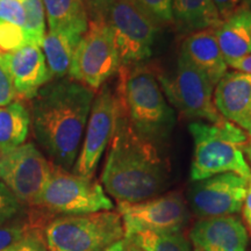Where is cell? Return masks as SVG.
Returning <instances> with one entry per match:
<instances>
[{
	"instance_id": "obj_15",
	"label": "cell",
	"mask_w": 251,
	"mask_h": 251,
	"mask_svg": "<svg viewBox=\"0 0 251 251\" xmlns=\"http://www.w3.org/2000/svg\"><path fill=\"white\" fill-rule=\"evenodd\" d=\"M219 114L251 136V74L227 72L214 89Z\"/></svg>"
},
{
	"instance_id": "obj_38",
	"label": "cell",
	"mask_w": 251,
	"mask_h": 251,
	"mask_svg": "<svg viewBox=\"0 0 251 251\" xmlns=\"http://www.w3.org/2000/svg\"><path fill=\"white\" fill-rule=\"evenodd\" d=\"M194 251H201V250H200V249H198L197 247H194Z\"/></svg>"
},
{
	"instance_id": "obj_33",
	"label": "cell",
	"mask_w": 251,
	"mask_h": 251,
	"mask_svg": "<svg viewBox=\"0 0 251 251\" xmlns=\"http://www.w3.org/2000/svg\"><path fill=\"white\" fill-rule=\"evenodd\" d=\"M242 215L247 229L251 233V176L247 179V191L242 205Z\"/></svg>"
},
{
	"instance_id": "obj_22",
	"label": "cell",
	"mask_w": 251,
	"mask_h": 251,
	"mask_svg": "<svg viewBox=\"0 0 251 251\" xmlns=\"http://www.w3.org/2000/svg\"><path fill=\"white\" fill-rule=\"evenodd\" d=\"M30 128V111L23 100L0 107V152L23 146Z\"/></svg>"
},
{
	"instance_id": "obj_10",
	"label": "cell",
	"mask_w": 251,
	"mask_h": 251,
	"mask_svg": "<svg viewBox=\"0 0 251 251\" xmlns=\"http://www.w3.org/2000/svg\"><path fill=\"white\" fill-rule=\"evenodd\" d=\"M52 164L34 143L0 152V181L21 205H35L52 171Z\"/></svg>"
},
{
	"instance_id": "obj_11",
	"label": "cell",
	"mask_w": 251,
	"mask_h": 251,
	"mask_svg": "<svg viewBox=\"0 0 251 251\" xmlns=\"http://www.w3.org/2000/svg\"><path fill=\"white\" fill-rule=\"evenodd\" d=\"M119 113L115 90L102 85L94 96L79 153L74 165V174L93 178L102 153L114 134Z\"/></svg>"
},
{
	"instance_id": "obj_2",
	"label": "cell",
	"mask_w": 251,
	"mask_h": 251,
	"mask_svg": "<svg viewBox=\"0 0 251 251\" xmlns=\"http://www.w3.org/2000/svg\"><path fill=\"white\" fill-rule=\"evenodd\" d=\"M157 144L133 129L120 111L101 174V183L118 203L157 197L166 187L169 166Z\"/></svg>"
},
{
	"instance_id": "obj_8",
	"label": "cell",
	"mask_w": 251,
	"mask_h": 251,
	"mask_svg": "<svg viewBox=\"0 0 251 251\" xmlns=\"http://www.w3.org/2000/svg\"><path fill=\"white\" fill-rule=\"evenodd\" d=\"M112 30L103 18L89 20L81 36L68 76L97 92L120 69Z\"/></svg>"
},
{
	"instance_id": "obj_35",
	"label": "cell",
	"mask_w": 251,
	"mask_h": 251,
	"mask_svg": "<svg viewBox=\"0 0 251 251\" xmlns=\"http://www.w3.org/2000/svg\"><path fill=\"white\" fill-rule=\"evenodd\" d=\"M103 251H128V243L124 237L122 240H119L117 242L111 244V246L106 248Z\"/></svg>"
},
{
	"instance_id": "obj_25",
	"label": "cell",
	"mask_w": 251,
	"mask_h": 251,
	"mask_svg": "<svg viewBox=\"0 0 251 251\" xmlns=\"http://www.w3.org/2000/svg\"><path fill=\"white\" fill-rule=\"evenodd\" d=\"M27 45L42 47L46 36V9L42 0H24Z\"/></svg>"
},
{
	"instance_id": "obj_29",
	"label": "cell",
	"mask_w": 251,
	"mask_h": 251,
	"mask_svg": "<svg viewBox=\"0 0 251 251\" xmlns=\"http://www.w3.org/2000/svg\"><path fill=\"white\" fill-rule=\"evenodd\" d=\"M4 251H49L39 231L31 228L25 236Z\"/></svg>"
},
{
	"instance_id": "obj_18",
	"label": "cell",
	"mask_w": 251,
	"mask_h": 251,
	"mask_svg": "<svg viewBox=\"0 0 251 251\" xmlns=\"http://www.w3.org/2000/svg\"><path fill=\"white\" fill-rule=\"evenodd\" d=\"M214 33L227 65L251 54V25L240 8L222 20Z\"/></svg>"
},
{
	"instance_id": "obj_27",
	"label": "cell",
	"mask_w": 251,
	"mask_h": 251,
	"mask_svg": "<svg viewBox=\"0 0 251 251\" xmlns=\"http://www.w3.org/2000/svg\"><path fill=\"white\" fill-rule=\"evenodd\" d=\"M31 228L33 227L29 222L21 221L0 226V251H4L14 243L19 242Z\"/></svg>"
},
{
	"instance_id": "obj_20",
	"label": "cell",
	"mask_w": 251,
	"mask_h": 251,
	"mask_svg": "<svg viewBox=\"0 0 251 251\" xmlns=\"http://www.w3.org/2000/svg\"><path fill=\"white\" fill-rule=\"evenodd\" d=\"M81 36L83 35L79 34L62 30L47 31L41 48L45 54L52 79L68 76L72 58Z\"/></svg>"
},
{
	"instance_id": "obj_9",
	"label": "cell",
	"mask_w": 251,
	"mask_h": 251,
	"mask_svg": "<svg viewBox=\"0 0 251 251\" xmlns=\"http://www.w3.org/2000/svg\"><path fill=\"white\" fill-rule=\"evenodd\" d=\"M163 93L170 102L190 119L216 124L222 118L214 105V85L203 72L179 55L171 78L158 75Z\"/></svg>"
},
{
	"instance_id": "obj_14",
	"label": "cell",
	"mask_w": 251,
	"mask_h": 251,
	"mask_svg": "<svg viewBox=\"0 0 251 251\" xmlns=\"http://www.w3.org/2000/svg\"><path fill=\"white\" fill-rule=\"evenodd\" d=\"M1 56L11 75L17 97L21 99L30 100L41 87L52 80L41 47L27 45Z\"/></svg>"
},
{
	"instance_id": "obj_37",
	"label": "cell",
	"mask_w": 251,
	"mask_h": 251,
	"mask_svg": "<svg viewBox=\"0 0 251 251\" xmlns=\"http://www.w3.org/2000/svg\"><path fill=\"white\" fill-rule=\"evenodd\" d=\"M126 241H127V240H126ZM127 243H128V251H142L141 249H139L137 247H135L131 243L128 242V241H127Z\"/></svg>"
},
{
	"instance_id": "obj_16",
	"label": "cell",
	"mask_w": 251,
	"mask_h": 251,
	"mask_svg": "<svg viewBox=\"0 0 251 251\" xmlns=\"http://www.w3.org/2000/svg\"><path fill=\"white\" fill-rule=\"evenodd\" d=\"M193 246L201 251H247L248 231L235 215L206 218L190 233Z\"/></svg>"
},
{
	"instance_id": "obj_4",
	"label": "cell",
	"mask_w": 251,
	"mask_h": 251,
	"mask_svg": "<svg viewBox=\"0 0 251 251\" xmlns=\"http://www.w3.org/2000/svg\"><path fill=\"white\" fill-rule=\"evenodd\" d=\"M193 139L191 179L193 181L221 174H235L248 178L251 168L243 148L249 135L224 118L216 124L193 121L188 125Z\"/></svg>"
},
{
	"instance_id": "obj_24",
	"label": "cell",
	"mask_w": 251,
	"mask_h": 251,
	"mask_svg": "<svg viewBox=\"0 0 251 251\" xmlns=\"http://www.w3.org/2000/svg\"><path fill=\"white\" fill-rule=\"evenodd\" d=\"M125 238L142 251H191L190 242L181 231L134 228L125 230Z\"/></svg>"
},
{
	"instance_id": "obj_3",
	"label": "cell",
	"mask_w": 251,
	"mask_h": 251,
	"mask_svg": "<svg viewBox=\"0 0 251 251\" xmlns=\"http://www.w3.org/2000/svg\"><path fill=\"white\" fill-rule=\"evenodd\" d=\"M115 86L119 111L133 129L144 139L158 144L169 139L176 124L155 69L134 64L120 67Z\"/></svg>"
},
{
	"instance_id": "obj_21",
	"label": "cell",
	"mask_w": 251,
	"mask_h": 251,
	"mask_svg": "<svg viewBox=\"0 0 251 251\" xmlns=\"http://www.w3.org/2000/svg\"><path fill=\"white\" fill-rule=\"evenodd\" d=\"M49 30L84 33L89 27V17L83 0H42Z\"/></svg>"
},
{
	"instance_id": "obj_13",
	"label": "cell",
	"mask_w": 251,
	"mask_h": 251,
	"mask_svg": "<svg viewBox=\"0 0 251 251\" xmlns=\"http://www.w3.org/2000/svg\"><path fill=\"white\" fill-rule=\"evenodd\" d=\"M247 179L235 174H221L194 181L188 191V202L201 219L234 215L242 209Z\"/></svg>"
},
{
	"instance_id": "obj_17",
	"label": "cell",
	"mask_w": 251,
	"mask_h": 251,
	"mask_svg": "<svg viewBox=\"0 0 251 251\" xmlns=\"http://www.w3.org/2000/svg\"><path fill=\"white\" fill-rule=\"evenodd\" d=\"M180 54L203 72L214 87L228 72L214 28L188 34L181 45Z\"/></svg>"
},
{
	"instance_id": "obj_36",
	"label": "cell",
	"mask_w": 251,
	"mask_h": 251,
	"mask_svg": "<svg viewBox=\"0 0 251 251\" xmlns=\"http://www.w3.org/2000/svg\"><path fill=\"white\" fill-rule=\"evenodd\" d=\"M238 8L246 14V17L248 18V20L250 21L251 25V0H242L240 6H238Z\"/></svg>"
},
{
	"instance_id": "obj_34",
	"label": "cell",
	"mask_w": 251,
	"mask_h": 251,
	"mask_svg": "<svg viewBox=\"0 0 251 251\" xmlns=\"http://www.w3.org/2000/svg\"><path fill=\"white\" fill-rule=\"evenodd\" d=\"M228 67L233 68L236 71L247 72V74H251V54L244 57L237 59V61L231 62Z\"/></svg>"
},
{
	"instance_id": "obj_12",
	"label": "cell",
	"mask_w": 251,
	"mask_h": 251,
	"mask_svg": "<svg viewBox=\"0 0 251 251\" xmlns=\"http://www.w3.org/2000/svg\"><path fill=\"white\" fill-rule=\"evenodd\" d=\"M118 213L124 222L125 230L144 228L157 231H180L190 219L187 203L178 192L135 203H118Z\"/></svg>"
},
{
	"instance_id": "obj_7",
	"label": "cell",
	"mask_w": 251,
	"mask_h": 251,
	"mask_svg": "<svg viewBox=\"0 0 251 251\" xmlns=\"http://www.w3.org/2000/svg\"><path fill=\"white\" fill-rule=\"evenodd\" d=\"M103 19L112 30L121 67L140 64L152 55L159 26L135 0H109Z\"/></svg>"
},
{
	"instance_id": "obj_26",
	"label": "cell",
	"mask_w": 251,
	"mask_h": 251,
	"mask_svg": "<svg viewBox=\"0 0 251 251\" xmlns=\"http://www.w3.org/2000/svg\"><path fill=\"white\" fill-rule=\"evenodd\" d=\"M135 1L158 26L174 23V15H172L174 0H135Z\"/></svg>"
},
{
	"instance_id": "obj_5",
	"label": "cell",
	"mask_w": 251,
	"mask_h": 251,
	"mask_svg": "<svg viewBox=\"0 0 251 251\" xmlns=\"http://www.w3.org/2000/svg\"><path fill=\"white\" fill-rule=\"evenodd\" d=\"M124 237V222L113 211L58 216L43 231L49 251H103Z\"/></svg>"
},
{
	"instance_id": "obj_31",
	"label": "cell",
	"mask_w": 251,
	"mask_h": 251,
	"mask_svg": "<svg viewBox=\"0 0 251 251\" xmlns=\"http://www.w3.org/2000/svg\"><path fill=\"white\" fill-rule=\"evenodd\" d=\"M83 1L85 4L89 20H94V19L103 18L109 0H83Z\"/></svg>"
},
{
	"instance_id": "obj_19",
	"label": "cell",
	"mask_w": 251,
	"mask_h": 251,
	"mask_svg": "<svg viewBox=\"0 0 251 251\" xmlns=\"http://www.w3.org/2000/svg\"><path fill=\"white\" fill-rule=\"evenodd\" d=\"M172 15L181 33L211 29L222 23L213 0H174Z\"/></svg>"
},
{
	"instance_id": "obj_6",
	"label": "cell",
	"mask_w": 251,
	"mask_h": 251,
	"mask_svg": "<svg viewBox=\"0 0 251 251\" xmlns=\"http://www.w3.org/2000/svg\"><path fill=\"white\" fill-rule=\"evenodd\" d=\"M34 207L62 215H81L114 208L103 187L93 178L52 166L46 186Z\"/></svg>"
},
{
	"instance_id": "obj_32",
	"label": "cell",
	"mask_w": 251,
	"mask_h": 251,
	"mask_svg": "<svg viewBox=\"0 0 251 251\" xmlns=\"http://www.w3.org/2000/svg\"><path fill=\"white\" fill-rule=\"evenodd\" d=\"M213 1L218 9L220 18L225 20L236 11L242 0H213Z\"/></svg>"
},
{
	"instance_id": "obj_28",
	"label": "cell",
	"mask_w": 251,
	"mask_h": 251,
	"mask_svg": "<svg viewBox=\"0 0 251 251\" xmlns=\"http://www.w3.org/2000/svg\"><path fill=\"white\" fill-rule=\"evenodd\" d=\"M21 207L23 205L17 198L0 181V226L18 216Z\"/></svg>"
},
{
	"instance_id": "obj_23",
	"label": "cell",
	"mask_w": 251,
	"mask_h": 251,
	"mask_svg": "<svg viewBox=\"0 0 251 251\" xmlns=\"http://www.w3.org/2000/svg\"><path fill=\"white\" fill-rule=\"evenodd\" d=\"M24 0H0V54L27 46Z\"/></svg>"
},
{
	"instance_id": "obj_30",
	"label": "cell",
	"mask_w": 251,
	"mask_h": 251,
	"mask_svg": "<svg viewBox=\"0 0 251 251\" xmlns=\"http://www.w3.org/2000/svg\"><path fill=\"white\" fill-rule=\"evenodd\" d=\"M17 98L11 75L0 54V107L13 102Z\"/></svg>"
},
{
	"instance_id": "obj_1",
	"label": "cell",
	"mask_w": 251,
	"mask_h": 251,
	"mask_svg": "<svg viewBox=\"0 0 251 251\" xmlns=\"http://www.w3.org/2000/svg\"><path fill=\"white\" fill-rule=\"evenodd\" d=\"M96 92L63 77L41 87L30 99V126L37 143L56 166L70 170L79 153Z\"/></svg>"
}]
</instances>
